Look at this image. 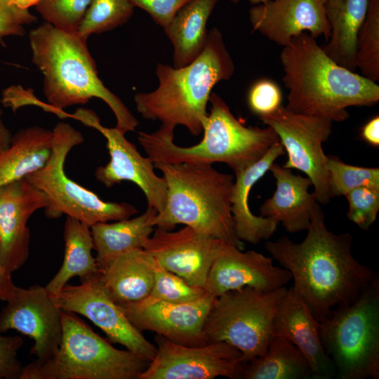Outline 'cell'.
Instances as JSON below:
<instances>
[{
	"label": "cell",
	"mask_w": 379,
	"mask_h": 379,
	"mask_svg": "<svg viewBox=\"0 0 379 379\" xmlns=\"http://www.w3.org/2000/svg\"><path fill=\"white\" fill-rule=\"evenodd\" d=\"M60 308L80 314L100 328L109 340L152 361L157 347L128 320L98 274L79 285L66 284L53 297Z\"/></svg>",
	"instance_id": "13"
},
{
	"label": "cell",
	"mask_w": 379,
	"mask_h": 379,
	"mask_svg": "<svg viewBox=\"0 0 379 379\" xmlns=\"http://www.w3.org/2000/svg\"><path fill=\"white\" fill-rule=\"evenodd\" d=\"M318 321L335 378H379V279L355 301L335 307Z\"/></svg>",
	"instance_id": "8"
},
{
	"label": "cell",
	"mask_w": 379,
	"mask_h": 379,
	"mask_svg": "<svg viewBox=\"0 0 379 379\" xmlns=\"http://www.w3.org/2000/svg\"><path fill=\"white\" fill-rule=\"evenodd\" d=\"M98 274L116 302L140 301L153 286V258L142 248L132 250L99 267Z\"/></svg>",
	"instance_id": "24"
},
{
	"label": "cell",
	"mask_w": 379,
	"mask_h": 379,
	"mask_svg": "<svg viewBox=\"0 0 379 379\" xmlns=\"http://www.w3.org/2000/svg\"><path fill=\"white\" fill-rule=\"evenodd\" d=\"M210 112L201 140L180 147L173 142L174 128L161 125L157 131H140L138 140L153 163L213 164L224 163L234 173L259 160L279 137L270 126H246L232 113L225 100L212 92Z\"/></svg>",
	"instance_id": "5"
},
{
	"label": "cell",
	"mask_w": 379,
	"mask_h": 379,
	"mask_svg": "<svg viewBox=\"0 0 379 379\" xmlns=\"http://www.w3.org/2000/svg\"><path fill=\"white\" fill-rule=\"evenodd\" d=\"M233 3H238L240 0H230ZM251 4L254 5L265 3L270 0H248Z\"/></svg>",
	"instance_id": "45"
},
{
	"label": "cell",
	"mask_w": 379,
	"mask_h": 379,
	"mask_svg": "<svg viewBox=\"0 0 379 379\" xmlns=\"http://www.w3.org/2000/svg\"><path fill=\"white\" fill-rule=\"evenodd\" d=\"M157 214L152 208L135 218L98 222L91 228L98 267L115 257L135 249H143L154 232Z\"/></svg>",
	"instance_id": "28"
},
{
	"label": "cell",
	"mask_w": 379,
	"mask_h": 379,
	"mask_svg": "<svg viewBox=\"0 0 379 379\" xmlns=\"http://www.w3.org/2000/svg\"><path fill=\"white\" fill-rule=\"evenodd\" d=\"M328 190L330 198L345 196L360 187L379 189V168L347 164L335 157H328Z\"/></svg>",
	"instance_id": "33"
},
{
	"label": "cell",
	"mask_w": 379,
	"mask_h": 379,
	"mask_svg": "<svg viewBox=\"0 0 379 379\" xmlns=\"http://www.w3.org/2000/svg\"><path fill=\"white\" fill-rule=\"evenodd\" d=\"M63 238L65 252L62 265L45 286L53 297L61 291L70 279L78 277L82 281L98 273L95 258L92 255L94 246L90 227L67 216Z\"/></svg>",
	"instance_id": "29"
},
{
	"label": "cell",
	"mask_w": 379,
	"mask_h": 379,
	"mask_svg": "<svg viewBox=\"0 0 379 379\" xmlns=\"http://www.w3.org/2000/svg\"><path fill=\"white\" fill-rule=\"evenodd\" d=\"M352 241L350 233L335 234L328 230L317 203L301 242L283 237L266 242L265 248L291 273L293 290L320 321L335 307L355 301L379 279L352 255Z\"/></svg>",
	"instance_id": "1"
},
{
	"label": "cell",
	"mask_w": 379,
	"mask_h": 379,
	"mask_svg": "<svg viewBox=\"0 0 379 379\" xmlns=\"http://www.w3.org/2000/svg\"><path fill=\"white\" fill-rule=\"evenodd\" d=\"M167 186L164 210L156 214L157 227L171 230L182 224L243 250L236 236L231 197L234 177L211 164L154 163Z\"/></svg>",
	"instance_id": "6"
},
{
	"label": "cell",
	"mask_w": 379,
	"mask_h": 379,
	"mask_svg": "<svg viewBox=\"0 0 379 379\" xmlns=\"http://www.w3.org/2000/svg\"><path fill=\"white\" fill-rule=\"evenodd\" d=\"M41 0H11V2L18 7L23 9H29V7L35 6Z\"/></svg>",
	"instance_id": "44"
},
{
	"label": "cell",
	"mask_w": 379,
	"mask_h": 379,
	"mask_svg": "<svg viewBox=\"0 0 379 379\" xmlns=\"http://www.w3.org/2000/svg\"><path fill=\"white\" fill-rule=\"evenodd\" d=\"M52 131V150L48 161L25 177L46 197L48 205L44 209L47 218L65 215L91 227L98 222L129 218L138 213L133 205L104 201L69 178L65 171V160L72 149L84 141V137L65 122H58Z\"/></svg>",
	"instance_id": "9"
},
{
	"label": "cell",
	"mask_w": 379,
	"mask_h": 379,
	"mask_svg": "<svg viewBox=\"0 0 379 379\" xmlns=\"http://www.w3.org/2000/svg\"><path fill=\"white\" fill-rule=\"evenodd\" d=\"M243 379H310V365L300 350L288 339L273 335L262 357L243 363Z\"/></svg>",
	"instance_id": "30"
},
{
	"label": "cell",
	"mask_w": 379,
	"mask_h": 379,
	"mask_svg": "<svg viewBox=\"0 0 379 379\" xmlns=\"http://www.w3.org/2000/svg\"><path fill=\"white\" fill-rule=\"evenodd\" d=\"M134 8L130 0H93L77 32L88 39L92 34L110 31L126 22Z\"/></svg>",
	"instance_id": "32"
},
{
	"label": "cell",
	"mask_w": 379,
	"mask_h": 379,
	"mask_svg": "<svg viewBox=\"0 0 379 379\" xmlns=\"http://www.w3.org/2000/svg\"><path fill=\"white\" fill-rule=\"evenodd\" d=\"M280 60L291 111L341 122L350 117L348 107L379 100L376 82L337 64L307 32L284 46Z\"/></svg>",
	"instance_id": "2"
},
{
	"label": "cell",
	"mask_w": 379,
	"mask_h": 379,
	"mask_svg": "<svg viewBox=\"0 0 379 379\" xmlns=\"http://www.w3.org/2000/svg\"><path fill=\"white\" fill-rule=\"evenodd\" d=\"M234 69L221 32L213 27L208 31L204 49L190 64L181 67L157 65L158 87L134 95L136 109L143 119L174 128L183 126L192 135H199L208 117L212 89L230 79Z\"/></svg>",
	"instance_id": "4"
},
{
	"label": "cell",
	"mask_w": 379,
	"mask_h": 379,
	"mask_svg": "<svg viewBox=\"0 0 379 379\" xmlns=\"http://www.w3.org/2000/svg\"><path fill=\"white\" fill-rule=\"evenodd\" d=\"M53 131L41 126L24 128L13 135L0 152V187L42 168L52 150Z\"/></svg>",
	"instance_id": "27"
},
{
	"label": "cell",
	"mask_w": 379,
	"mask_h": 379,
	"mask_svg": "<svg viewBox=\"0 0 379 379\" xmlns=\"http://www.w3.org/2000/svg\"><path fill=\"white\" fill-rule=\"evenodd\" d=\"M11 273L4 266L0 252V300L6 302L13 294L15 285Z\"/></svg>",
	"instance_id": "41"
},
{
	"label": "cell",
	"mask_w": 379,
	"mask_h": 379,
	"mask_svg": "<svg viewBox=\"0 0 379 379\" xmlns=\"http://www.w3.org/2000/svg\"><path fill=\"white\" fill-rule=\"evenodd\" d=\"M48 205L45 194L26 178L0 187V252L11 273L18 270L29 258L30 217Z\"/></svg>",
	"instance_id": "19"
},
{
	"label": "cell",
	"mask_w": 379,
	"mask_h": 379,
	"mask_svg": "<svg viewBox=\"0 0 379 379\" xmlns=\"http://www.w3.org/2000/svg\"><path fill=\"white\" fill-rule=\"evenodd\" d=\"M213 298L207 293L185 302L142 300L118 304L140 331H150L175 343L200 346L206 344L203 326Z\"/></svg>",
	"instance_id": "16"
},
{
	"label": "cell",
	"mask_w": 379,
	"mask_h": 379,
	"mask_svg": "<svg viewBox=\"0 0 379 379\" xmlns=\"http://www.w3.org/2000/svg\"><path fill=\"white\" fill-rule=\"evenodd\" d=\"M269 171L275 178L276 190L260 207V215L281 223L289 233L307 230L318 203L309 192L311 180L275 163Z\"/></svg>",
	"instance_id": "22"
},
{
	"label": "cell",
	"mask_w": 379,
	"mask_h": 379,
	"mask_svg": "<svg viewBox=\"0 0 379 379\" xmlns=\"http://www.w3.org/2000/svg\"><path fill=\"white\" fill-rule=\"evenodd\" d=\"M153 270V286L149 295L143 300L185 302L201 298L208 293L204 288L192 286L165 269L154 258Z\"/></svg>",
	"instance_id": "34"
},
{
	"label": "cell",
	"mask_w": 379,
	"mask_h": 379,
	"mask_svg": "<svg viewBox=\"0 0 379 379\" xmlns=\"http://www.w3.org/2000/svg\"><path fill=\"white\" fill-rule=\"evenodd\" d=\"M362 138L371 145H379V117L375 116L369 120L361 128Z\"/></svg>",
	"instance_id": "42"
},
{
	"label": "cell",
	"mask_w": 379,
	"mask_h": 379,
	"mask_svg": "<svg viewBox=\"0 0 379 379\" xmlns=\"http://www.w3.org/2000/svg\"><path fill=\"white\" fill-rule=\"evenodd\" d=\"M324 4L331 33L321 48L337 64L354 72L357 34L369 0H328Z\"/></svg>",
	"instance_id": "26"
},
{
	"label": "cell",
	"mask_w": 379,
	"mask_h": 379,
	"mask_svg": "<svg viewBox=\"0 0 379 379\" xmlns=\"http://www.w3.org/2000/svg\"><path fill=\"white\" fill-rule=\"evenodd\" d=\"M222 241L188 226L176 232L157 227L143 249L165 269L204 288Z\"/></svg>",
	"instance_id": "17"
},
{
	"label": "cell",
	"mask_w": 379,
	"mask_h": 379,
	"mask_svg": "<svg viewBox=\"0 0 379 379\" xmlns=\"http://www.w3.org/2000/svg\"><path fill=\"white\" fill-rule=\"evenodd\" d=\"M32 62L44 75L43 91L54 112L91 98L104 101L114 113L115 128L126 134L139 122L124 102L100 79L87 39L44 22L29 34Z\"/></svg>",
	"instance_id": "3"
},
{
	"label": "cell",
	"mask_w": 379,
	"mask_h": 379,
	"mask_svg": "<svg viewBox=\"0 0 379 379\" xmlns=\"http://www.w3.org/2000/svg\"><path fill=\"white\" fill-rule=\"evenodd\" d=\"M248 15L254 31L283 47L302 32L314 39L324 36L326 41L330 36L321 0H270L251 7Z\"/></svg>",
	"instance_id": "20"
},
{
	"label": "cell",
	"mask_w": 379,
	"mask_h": 379,
	"mask_svg": "<svg viewBox=\"0 0 379 379\" xmlns=\"http://www.w3.org/2000/svg\"><path fill=\"white\" fill-rule=\"evenodd\" d=\"M284 154V148L279 141L256 162L235 173L231 209L234 232L240 241L255 244L267 240L277 230L278 223L251 212L248 197L253 185L270 170L277 159Z\"/></svg>",
	"instance_id": "23"
},
{
	"label": "cell",
	"mask_w": 379,
	"mask_h": 379,
	"mask_svg": "<svg viewBox=\"0 0 379 379\" xmlns=\"http://www.w3.org/2000/svg\"><path fill=\"white\" fill-rule=\"evenodd\" d=\"M355 67L361 75L379 80V0H369L368 8L357 34Z\"/></svg>",
	"instance_id": "31"
},
{
	"label": "cell",
	"mask_w": 379,
	"mask_h": 379,
	"mask_svg": "<svg viewBox=\"0 0 379 379\" xmlns=\"http://www.w3.org/2000/svg\"><path fill=\"white\" fill-rule=\"evenodd\" d=\"M348 203L347 218L364 230L375 221L379 210V189L360 187L345 196Z\"/></svg>",
	"instance_id": "36"
},
{
	"label": "cell",
	"mask_w": 379,
	"mask_h": 379,
	"mask_svg": "<svg viewBox=\"0 0 379 379\" xmlns=\"http://www.w3.org/2000/svg\"><path fill=\"white\" fill-rule=\"evenodd\" d=\"M287 288L265 291L250 286L215 296L203 326L206 343L224 341L246 363L263 356L273 335V321Z\"/></svg>",
	"instance_id": "10"
},
{
	"label": "cell",
	"mask_w": 379,
	"mask_h": 379,
	"mask_svg": "<svg viewBox=\"0 0 379 379\" xmlns=\"http://www.w3.org/2000/svg\"><path fill=\"white\" fill-rule=\"evenodd\" d=\"M279 87L272 81L262 79L255 83L248 94L250 109L258 117L270 114L281 105Z\"/></svg>",
	"instance_id": "38"
},
{
	"label": "cell",
	"mask_w": 379,
	"mask_h": 379,
	"mask_svg": "<svg viewBox=\"0 0 379 379\" xmlns=\"http://www.w3.org/2000/svg\"><path fill=\"white\" fill-rule=\"evenodd\" d=\"M61 320L56 353L24 366L19 379H140L151 361L115 348L76 314L62 310Z\"/></svg>",
	"instance_id": "7"
},
{
	"label": "cell",
	"mask_w": 379,
	"mask_h": 379,
	"mask_svg": "<svg viewBox=\"0 0 379 379\" xmlns=\"http://www.w3.org/2000/svg\"><path fill=\"white\" fill-rule=\"evenodd\" d=\"M274 334L284 336L300 350L310 365L313 379L335 378L334 365L321 342L319 321L293 287L287 289L277 308Z\"/></svg>",
	"instance_id": "21"
},
{
	"label": "cell",
	"mask_w": 379,
	"mask_h": 379,
	"mask_svg": "<svg viewBox=\"0 0 379 379\" xmlns=\"http://www.w3.org/2000/svg\"><path fill=\"white\" fill-rule=\"evenodd\" d=\"M24 340L20 335L0 333V379H19L23 366L18 358Z\"/></svg>",
	"instance_id": "39"
},
{
	"label": "cell",
	"mask_w": 379,
	"mask_h": 379,
	"mask_svg": "<svg viewBox=\"0 0 379 379\" xmlns=\"http://www.w3.org/2000/svg\"><path fill=\"white\" fill-rule=\"evenodd\" d=\"M326 1H328V0H321V1L323 4H324Z\"/></svg>",
	"instance_id": "46"
},
{
	"label": "cell",
	"mask_w": 379,
	"mask_h": 379,
	"mask_svg": "<svg viewBox=\"0 0 379 379\" xmlns=\"http://www.w3.org/2000/svg\"><path fill=\"white\" fill-rule=\"evenodd\" d=\"M218 0H191L164 27L173 48V67H181L194 60L206 44L207 22Z\"/></svg>",
	"instance_id": "25"
},
{
	"label": "cell",
	"mask_w": 379,
	"mask_h": 379,
	"mask_svg": "<svg viewBox=\"0 0 379 379\" xmlns=\"http://www.w3.org/2000/svg\"><path fill=\"white\" fill-rule=\"evenodd\" d=\"M291 279L286 269L273 265L272 258L253 250L243 252L237 246L222 241L204 288L215 297L245 286L273 291L285 286Z\"/></svg>",
	"instance_id": "18"
},
{
	"label": "cell",
	"mask_w": 379,
	"mask_h": 379,
	"mask_svg": "<svg viewBox=\"0 0 379 379\" xmlns=\"http://www.w3.org/2000/svg\"><path fill=\"white\" fill-rule=\"evenodd\" d=\"M2 102L0 98V152L6 149L11 144L13 134L3 120Z\"/></svg>",
	"instance_id": "43"
},
{
	"label": "cell",
	"mask_w": 379,
	"mask_h": 379,
	"mask_svg": "<svg viewBox=\"0 0 379 379\" xmlns=\"http://www.w3.org/2000/svg\"><path fill=\"white\" fill-rule=\"evenodd\" d=\"M74 117L98 131L107 140L109 161L96 168V180L107 188L123 181L132 182L145 194L147 207L154 208L157 213L161 212L166 203L167 186L164 178L156 174L151 159L143 157L124 133L115 127L103 126L93 112L80 109Z\"/></svg>",
	"instance_id": "14"
},
{
	"label": "cell",
	"mask_w": 379,
	"mask_h": 379,
	"mask_svg": "<svg viewBox=\"0 0 379 379\" xmlns=\"http://www.w3.org/2000/svg\"><path fill=\"white\" fill-rule=\"evenodd\" d=\"M135 7L146 11L161 27H166L175 13L191 0H130Z\"/></svg>",
	"instance_id": "40"
},
{
	"label": "cell",
	"mask_w": 379,
	"mask_h": 379,
	"mask_svg": "<svg viewBox=\"0 0 379 379\" xmlns=\"http://www.w3.org/2000/svg\"><path fill=\"white\" fill-rule=\"evenodd\" d=\"M157 353L140 379H213L240 378L241 352L224 342L187 346L157 335Z\"/></svg>",
	"instance_id": "12"
},
{
	"label": "cell",
	"mask_w": 379,
	"mask_h": 379,
	"mask_svg": "<svg viewBox=\"0 0 379 379\" xmlns=\"http://www.w3.org/2000/svg\"><path fill=\"white\" fill-rule=\"evenodd\" d=\"M0 312V333L16 331L34 340L30 355L38 362L51 359L62 338V310L45 286H15Z\"/></svg>",
	"instance_id": "15"
},
{
	"label": "cell",
	"mask_w": 379,
	"mask_h": 379,
	"mask_svg": "<svg viewBox=\"0 0 379 379\" xmlns=\"http://www.w3.org/2000/svg\"><path fill=\"white\" fill-rule=\"evenodd\" d=\"M93 0H41L34 6L45 22L66 31H78Z\"/></svg>",
	"instance_id": "35"
},
{
	"label": "cell",
	"mask_w": 379,
	"mask_h": 379,
	"mask_svg": "<svg viewBox=\"0 0 379 379\" xmlns=\"http://www.w3.org/2000/svg\"><path fill=\"white\" fill-rule=\"evenodd\" d=\"M36 21V17L29 9L20 8L11 0H0V45L6 47L4 39L7 36H24V26Z\"/></svg>",
	"instance_id": "37"
},
{
	"label": "cell",
	"mask_w": 379,
	"mask_h": 379,
	"mask_svg": "<svg viewBox=\"0 0 379 379\" xmlns=\"http://www.w3.org/2000/svg\"><path fill=\"white\" fill-rule=\"evenodd\" d=\"M259 118L276 132L287 153L288 159L283 166L304 173L312 181L317 201L321 204L328 203L331 198L328 190V156L322 144L331 135L333 122L297 113L283 105Z\"/></svg>",
	"instance_id": "11"
}]
</instances>
